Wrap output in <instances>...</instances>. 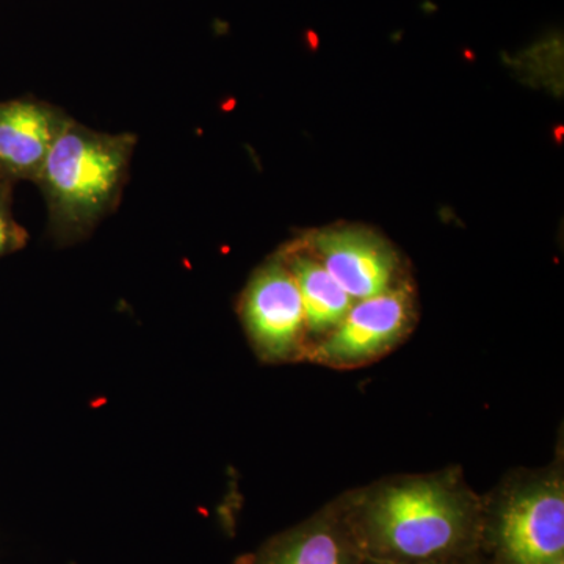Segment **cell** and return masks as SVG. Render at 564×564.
Segmentation results:
<instances>
[{
  "label": "cell",
  "mask_w": 564,
  "mask_h": 564,
  "mask_svg": "<svg viewBox=\"0 0 564 564\" xmlns=\"http://www.w3.org/2000/svg\"><path fill=\"white\" fill-rule=\"evenodd\" d=\"M340 510L370 564H436L478 555L484 505L451 480L395 481Z\"/></svg>",
  "instance_id": "cell-1"
},
{
  "label": "cell",
  "mask_w": 564,
  "mask_h": 564,
  "mask_svg": "<svg viewBox=\"0 0 564 564\" xmlns=\"http://www.w3.org/2000/svg\"><path fill=\"white\" fill-rule=\"evenodd\" d=\"M135 139L110 135L65 122L36 177L47 207L54 236L63 242L91 231L117 206Z\"/></svg>",
  "instance_id": "cell-2"
},
{
  "label": "cell",
  "mask_w": 564,
  "mask_h": 564,
  "mask_svg": "<svg viewBox=\"0 0 564 564\" xmlns=\"http://www.w3.org/2000/svg\"><path fill=\"white\" fill-rule=\"evenodd\" d=\"M484 551L488 564H563V485L534 481L484 507L478 554Z\"/></svg>",
  "instance_id": "cell-3"
},
{
  "label": "cell",
  "mask_w": 564,
  "mask_h": 564,
  "mask_svg": "<svg viewBox=\"0 0 564 564\" xmlns=\"http://www.w3.org/2000/svg\"><path fill=\"white\" fill-rule=\"evenodd\" d=\"M243 321L258 350L267 358H288L296 351L304 328L299 285L288 265L263 267L243 296Z\"/></svg>",
  "instance_id": "cell-4"
},
{
  "label": "cell",
  "mask_w": 564,
  "mask_h": 564,
  "mask_svg": "<svg viewBox=\"0 0 564 564\" xmlns=\"http://www.w3.org/2000/svg\"><path fill=\"white\" fill-rule=\"evenodd\" d=\"M410 315L411 300L404 289H389L380 295L359 300L318 348V358L344 366L367 361L403 336Z\"/></svg>",
  "instance_id": "cell-5"
},
{
  "label": "cell",
  "mask_w": 564,
  "mask_h": 564,
  "mask_svg": "<svg viewBox=\"0 0 564 564\" xmlns=\"http://www.w3.org/2000/svg\"><path fill=\"white\" fill-rule=\"evenodd\" d=\"M63 111L35 99L0 101V191L36 181L63 126Z\"/></svg>",
  "instance_id": "cell-6"
},
{
  "label": "cell",
  "mask_w": 564,
  "mask_h": 564,
  "mask_svg": "<svg viewBox=\"0 0 564 564\" xmlns=\"http://www.w3.org/2000/svg\"><path fill=\"white\" fill-rule=\"evenodd\" d=\"M236 564H370L356 544L340 507L285 530Z\"/></svg>",
  "instance_id": "cell-7"
},
{
  "label": "cell",
  "mask_w": 564,
  "mask_h": 564,
  "mask_svg": "<svg viewBox=\"0 0 564 564\" xmlns=\"http://www.w3.org/2000/svg\"><path fill=\"white\" fill-rule=\"evenodd\" d=\"M321 263L355 302L389 291L395 272L391 248L370 234L323 232L315 237Z\"/></svg>",
  "instance_id": "cell-8"
},
{
  "label": "cell",
  "mask_w": 564,
  "mask_h": 564,
  "mask_svg": "<svg viewBox=\"0 0 564 564\" xmlns=\"http://www.w3.org/2000/svg\"><path fill=\"white\" fill-rule=\"evenodd\" d=\"M288 267L302 295L304 325L314 333L336 329L351 310L355 300L315 259L295 256Z\"/></svg>",
  "instance_id": "cell-9"
},
{
  "label": "cell",
  "mask_w": 564,
  "mask_h": 564,
  "mask_svg": "<svg viewBox=\"0 0 564 564\" xmlns=\"http://www.w3.org/2000/svg\"><path fill=\"white\" fill-rule=\"evenodd\" d=\"M28 232L11 215V188L0 191V256L24 247Z\"/></svg>",
  "instance_id": "cell-10"
},
{
  "label": "cell",
  "mask_w": 564,
  "mask_h": 564,
  "mask_svg": "<svg viewBox=\"0 0 564 564\" xmlns=\"http://www.w3.org/2000/svg\"><path fill=\"white\" fill-rule=\"evenodd\" d=\"M436 564H488L484 563L480 560V554L469 556V558L455 560V562H445V563H436Z\"/></svg>",
  "instance_id": "cell-11"
}]
</instances>
